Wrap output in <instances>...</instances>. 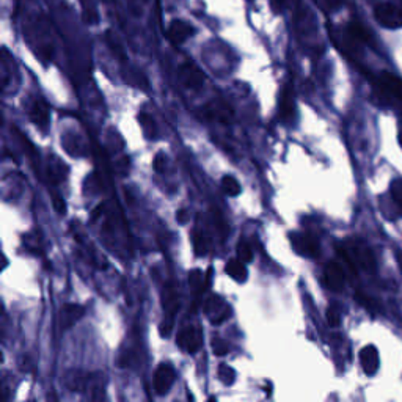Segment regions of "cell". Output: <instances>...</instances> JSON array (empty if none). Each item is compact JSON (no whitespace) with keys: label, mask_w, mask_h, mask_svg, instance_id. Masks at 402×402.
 <instances>
[{"label":"cell","mask_w":402,"mask_h":402,"mask_svg":"<svg viewBox=\"0 0 402 402\" xmlns=\"http://www.w3.org/2000/svg\"><path fill=\"white\" fill-rule=\"evenodd\" d=\"M79 2H81V7H82L83 21L90 26L98 24L99 13H98V8H96L94 0H79Z\"/></svg>","instance_id":"19"},{"label":"cell","mask_w":402,"mask_h":402,"mask_svg":"<svg viewBox=\"0 0 402 402\" xmlns=\"http://www.w3.org/2000/svg\"><path fill=\"white\" fill-rule=\"evenodd\" d=\"M217 374H219L220 381H222V383H225V385H233L236 382V371L230 365L220 363Z\"/></svg>","instance_id":"24"},{"label":"cell","mask_w":402,"mask_h":402,"mask_svg":"<svg viewBox=\"0 0 402 402\" xmlns=\"http://www.w3.org/2000/svg\"><path fill=\"white\" fill-rule=\"evenodd\" d=\"M192 245H194L197 257H205L208 252V241L205 236L198 233V231H194V233H192Z\"/></svg>","instance_id":"23"},{"label":"cell","mask_w":402,"mask_h":402,"mask_svg":"<svg viewBox=\"0 0 402 402\" xmlns=\"http://www.w3.org/2000/svg\"><path fill=\"white\" fill-rule=\"evenodd\" d=\"M177 220H178V223L185 225L189 222V212L185 211V209H179V211L177 212Z\"/></svg>","instance_id":"32"},{"label":"cell","mask_w":402,"mask_h":402,"mask_svg":"<svg viewBox=\"0 0 402 402\" xmlns=\"http://www.w3.org/2000/svg\"><path fill=\"white\" fill-rule=\"evenodd\" d=\"M374 18L379 24L385 28H390V30L402 27V10L392 2L377 3L374 8Z\"/></svg>","instance_id":"2"},{"label":"cell","mask_w":402,"mask_h":402,"mask_svg":"<svg viewBox=\"0 0 402 402\" xmlns=\"http://www.w3.org/2000/svg\"><path fill=\"white\" fill-rule=\"evenodd\" d=\"M139 121L141 124V128H143V132H145L146 137H148V139H156L157 137L156 123L150 115H146V113H140Z\"/></svg>","instance_id":"22"},{"label":"cell","mask_w":402,"mask_h":402,"mask_svg":"<svg viewBox=\"0 0 402 402\" xmlns=\"http://www.w3.org/2000/svg\"><path fill=\"white\" fill-rule=\"evenodd\" d=\"M296 113V99H294V90L291 83H286L281 88L280 93V104H279V115L280 120L290 123Z\"/></svg>","instance_id":"7"},{"label":"cell","mask_w":402,"mask_h":402,"mask_svg":"<svg viewBox=\"0 0 402 402\" xmlns=\"http://www.w3.org/2000/svg\"><path fill=\"white\" fill-rule=\"evenodd\" d=\"M222 189L228 197H237L241 194L239 181L234 177H230V174H226V177L222 178Z\"/></svg>","instance_id":"21"},{"label":"cell","mask_w":402,"mask_h":402,"mask_svg":"<svg viewBox=\"0 0 402 402\" xmlns=\"http://www.w3.org/2000/svg\"><path fill=\"white\" fill-rule=\"evenodd\" d=\"M174 381H177V372L174 368L168 363H162L157 366L154 371V377H152V388L157 396H163L170 392L173 387Z\"/></svg>","instance_id":"4"},{"label":"cell","mask_w":402,"mask_h":402,"mask_svg":"<svg viewBox=\"0 0 402 402\" xmlns=\"http://www.w3.org/2000/svg\"><path fill=\"white\" fill-rule=\"evenodd\" d=\"M270 3H272V7H274V10L280 11L283 7H285L286 0H270Z\"/></svg>","instance_id":"34"},{"label":"cell","mask_w":402,"mask_h":402,"mask_svg":"<svg viewBox=\"0 0 402 402\" xmlns=\"http://www.w3.org/2000/svg\"><path fill=\"white\" fill-rule=\"evenodd\" d=\"M344 2H346V0H325V5L330 10H336V8L341 7Z\"/></svg>","instance_id":"33"},{"label":"cell","mask_w":402,"mask_h":402,"mask_svg":"<svg viewBox=\"0 0 402 402\" xmlns=\"http://www.w3.org/2000/svg\"><path fill=\"white\" fill-rule=\"evenodd\" d=\"M194 35V27H192L189 22L185 21H181V19H174L170 22V26L167 27V38L170 43L177 44H183L184 41H188V39Z\"/></svg>","instance_id":"8"},{"label":"cell","mask_w":402,"mask_h":402,"mask_svg":"<svg viewBox=\"0 0 402 402\" xmlns=\"http://www.w3.org/2000/svg\"><path fill=\"white\" fill-rule=\"evenodd\" d=\"M247 263H243L242 259H230L228 264L225 265V272L228 274L231 279L237 283H243L247 281V277H248V270L245 268Z\"/></svg>","instance_id":"16"},{"label":"cell","mask_w":402,"mask_h":402,"mask_svg":"<svg viewBox=\"0 0 402 402\" xmlns=\"http://www.w3.org/2000/svg\"><path fill=\"white\" fill-rule=\"evenodd\" d=\"M209 277H211V270L208 272V277L205 279L203 272L200 269H194L189 272V286L192 290V294H194V303L197 307L198 300H200L203 291H205L206 285L209 283Z\"/></svg>","instance_id":"14"},{"label":"cell","mask_w":402,"mask_h":402,"mask_svg":"<svg viewBox=\"0 0 402 402\" xmlns=\"http://www.w3.org/2000/svg\"><path fill=\"white\" fill-rule=\"evenodd\" d=\"M54 209L59 214H65L66 212V203H65V200H61V198L55 197L54 198Z\"/></svg>","instance_id":"31"},{"label":"cell","mask_w":402,"mask_h":402,"mask_svg":"<svg viewBox=\"0 0 402 402\" xmlns=\"http://www.w3.org/2000/svg\"><path fill=\"white\" fill-rule=\"evenodd\" d=\"M146 2H148V0H129V7L134 11V14H139L140 13L139 8H143Z\"/></svg>","instance_id":"30"},{"label":"cell","mask_w":402,"mask_h":402,"mask_svg":"<svg viewBox=\"0 0 402 402\" xmlns=\"http://www.w3.org/2000/svg\"><path fill=\"white\" fill-rule=\"evenodd\" d=\"M360 365L363 368L366 376H374L381 368V356L376 346H365L360 350Z\"/></svg>","instance_id":"11"},{"label":"cell","mask_w":402,"mask_h":402,"mask_svg":"<svg viewBox=\"0 0 402 402\" xmlns=\"http://www.w3.org/2000/svg\"><path fill=\"white\" fill-rule=\"evenodd\" d=\"M327 322L332 327H338L341 324V313H339V310L335 305H332V307H328L327 310Z\"/></svg>","instance_id":"27"},{"label":"cell","mask_w":402,"mask_h":402,"mask_svg":"<svg viewBox=\"0 0 402 402\" xmlns=\"http://www.w3.org/2000/svg\"><path fill=\"white\" fill-rule=\"evenodd\" d=\"M203 311H205L209 321L215 325L223 324L225 321H228L231 318V307L226 305V302H223V299L219 296L209 297L205 305H203Z\"/></svg>","instance_id":"3"},{"label":"cell","mask_w":402,"mask_h":402,"mask_svg":"<svg viewBox=\"0 0 402 402\" xmlns=\"http://www.w3.org/2000/svg\"><path fill=\"white\" fill-rule=\"evenodd\" d=\"M237 258L242 259L243 263H250L253 259V248L247 242L237 243Z\"/></svg>","instance_id":"25"},{"label":"cell","mask_w":402,"mask_h":402,"mask_svg":"<svg viewBox=\"0 0 402 402\" xmlns=\"http://www.w3.org/2000/svg\"><path fill=\"white\" fill-rule=\"evenodd\" d=\"M348 33L350 35V38L355 39V41H359V43L371 44V41H372V37H371V33L368 32V28H365L363 26L360 24V22H356V21L350 22Z\"/></svg>","instance_id":"18"},{"label":"cell","mask_w":402,"mask_h":402,"mask_svg":"<svg viewBox=\"0 0 402 402\" xmlns=\"http://www.w3.org/2000/svg\"><path fill=\"white\" fill-rule=\"evenodd\" d=\"M85 314V308L77 303H68L60 311L59 316V328L61 332L70 330V328L81 321Z\"/></svg>","instance_id":"9"},{"label":"cell","mask_w":402,"mask_h":402,"mask_svg":"<svg viewBox=\"0 0 402 402\" xmlns=\"http://www.w3.org/2000/svg\"><path fill=\"white\" fill-rule=\"evenodd\" d=\"M152 167H154L156 172H163V168H165V157L163 154H157L154 157V162H152Z\"/></svg>","instance_id":"29"},{"label":"cell","mask_w":402,"mask_h":402,"mask_svg":"<svg viewBox=\"0 0 402 402\" xmlns=\"http://www.w3.org/2000/svg\"><path fill=\"white\" fill-rule=\"evenodd\" d=\"M205 115L209 120H214L222 124H230L233 121V110H231V107L219 99L211 101V103L205 105Z\"/></svg>","instance_id":"10"},{"label":"cell","mask_w":402,"mask_h":402,"mask_svg":"<svg viewBox=\"0 0 402 402\" xmlns=\"http://www.w3.org/2000/svg\"><path fill=\"white\" fill-rule=\"evenodd\" d=\"M339 253H341L344 261H346L352 269H360L363 272H368V274L376 272L377 268L376 257L363 241L360 239L346 241L341 247H339Z\"/></svg>","instance_id":"1"},{"label":"cell","mask_w":402,"mask_h":402,"mask_svg":"<svg viewBox=\"0 0 402 402\" xmlns=\"http://www.w3.org/2000/svg\"><path fill=\"white\" fill-rule=\"evenodd\" d=\"M292 245L303 257L316 258L319 254V243L310 234H292Z\"/></svg>","instance_id":"13"},{"label":"cell","mask_w":402,"mask_h":402,"mask_svg":"<svg viewBox=\"0 0 402 402\" xmlns=\"http://www.w3.org/2000/svg\"><path fill=\"white\" fill-rule=\"evenodd\" d=\"M178 79L179 82L189 90L201 88L203 82H205V76H203L200 68L190 63V61H185V63L178 68Z\"/></svg>","instance_id":"5"},{"label":"cell","mask_w":402,"mask_h":402,"mask_svg":"<svg viewBox=\"0 0 402 402\" xmlns=\"http://www.w3.org/2000/svg\"><path fill=\"white\" fill-rule=\"evenodd\" d=\"M178 346L188 354H197L203 344V332L197 327H185L178 333Z\"/></svg>","instance_id":"6"},{"label":"cell","mask_w":402,"mask_h":402,"mask_svg":"<svg viewBox=\"0 0 402 402\" xmlns=\"http://www.w3.org/2000/svg\"><path fill=\"white\" fill-rule=\"evenodd\" d=\"M105 43H107V46H109V49L112 50V54L117 57L118 60L120 61H124L126 60V52H124V49L120 43H118V39L115 38V35L109 30L105 33Z\"/></svg>","instance_id":"20"},{"label":"cell","mask_w":402,"mask_h":402,"mask_svg":"<svg viewBox=\"0 0 402 402\" xmlns=\"http://www.w3.org/2000/svg\"><path fill=\"white\" fill-rule=\"evenodd\" d=\"M379 88L383 93L396 96V98H402V81L399 77L390 74V72H382L379 76Z\"/></svg>","instance_id":"15"},{"label":"cell","mask_w":402,"mask_h":402,"mask_svg":"<svg viewBox=\"0 0 402 402\" xmlns=\"http://www.w3.org/2000/svg\"><path fill=\"white\" fill-rule=\"evenodd\" d=\"M212 349H214V354L219 355V356L228 355V352H230L228 344H226L222 338H214L212 339Z\"/></svg>","instance_id":"28"},{"label":"cell","mask_w":402,"mask_h":402,"mask_svg":"<svg viewBox=\"0 0 402 402\" xmlns=\"http://www.w3.org/2000/svg\"><path fill=\"white\" fill-rule=\"evenodd\" d=\"M30 118L32 121L39 128H46L49 123V109L48 105L43 103L41 99H38L33 103V107L30 109Z\"/></svg>","instance_id":"17"},{"label":"cell","mask_w":402,"mask_h":402,"mask_svg":"<svg viewBox=\"0 0 402 402\" xmlns=\"http://www.w3.org/2000/svg\"><path fill=\"white\" fill-rule=\"evenodd\" d=\"M401 143H402V131H401Z\"/></svg>","instance_id":"35"},{"label":"cell","mask_w":402,"mask_h":402,"mask_svg":"<svg viewBox=\"0 0 402 402\" xmlns=\"http://www.w3.org/2000/svg\"><path fill=\"white\" fill-rule=\"evenodd\" d=\"M324 279L325 285L330 288L332 291H341L344 283H346V275H344L341 264L336 261L328 263L324 269Z\"/></svg>","instance_id":"12"},{"label":"cell","mask_w":402,"mask_h":402,"mask_svg":"<svg viewBox=\"0 0 402 402\" xmlns=\"http://www.w3.org/2000/svg\"><path fill=\"white\" fill-rule=\"evenodd\" d=\"M392 197L396 203V206L399 208V211L402 214V178L393 181L392 184Z\"/></svg>","instance_id":"26"}]
</instances>
